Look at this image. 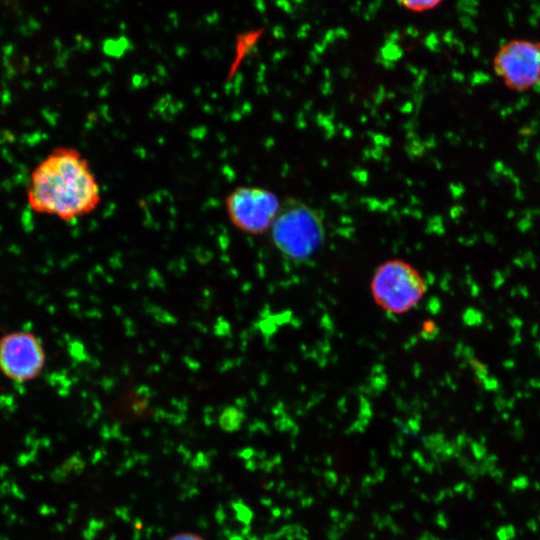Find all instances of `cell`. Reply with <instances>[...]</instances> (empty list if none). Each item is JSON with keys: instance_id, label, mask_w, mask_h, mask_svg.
I'll use <instances>...</instances> for the list:
<instances>
[{"instance_id": "obj_7", "label": "cell", "mask_w": 540, "mask_h": 540, "mask_svg": "<svg viewBox=\"0 0 540 540\" xmlns=\"http://www.w3.org/2000/svg\"><path fill=\"white\" fill-rule=\"evenodd\" d=\"M407 10L412 12H425L438 7L443 0H398Z\"/></svg>"}, {"instance_id": "obj_2", "label": "cell", "mask_w": 540, "mask_h": 540, "mask_svg": "<svg viewBox=\"0 0 540 540\" xmlns=\"http://www.w3.org/2000/svg\"><path fill=\"white\" fill-rule=\"evenodd\" d=\"M275 247L287 258L303 261L320 248L325 236L323 219L310 205L287 198L270 228Z\"/></svg>"}, {"instance_id": "obj_19", "label": "cell", "mask_w": 540, "mask_h": 540, "mask_svg": "<svg viewBox=\"0 0 540 540\" xmlns=\"http://www.w3.org/2000/svg\"><path fill=\"white\" fill-rule=\"evenodd\" d=\"M502 365L506 369H513L516 366V362L513 359H506Z\"/></svg>"}, {"instance_id": "obj_20", "label": "cell", "mask_w": 540, "mask_h": 540, "mask_svg": "<svg viewBox=\"0 0 540 540\" xmlns=\"http://www.w3.org/2000/svg\"><path fill=\"white\" fill-rule=\"evenodd\" d=\"M515 404H516V398L512 397V398L507 400L506 408L513 409L515 407Z\"/></svg>"}, {"instance_id": "obj_8", "label": "cell", "mask_w": 540, "mask_h": 540, "mask_svg": "<svg viewBox=\"0 0 540 540\" xmlns=\"http://www.w3.org/2000/svg\"><path fill=\"white\" fill-rule=\"evenodd\" d=\"M463 322L467 326H480L484 322V314L475 308H466L462 315Z\"/></svg>"}, {"instance_id": "obj_5", "label": "cell", "mask_w": 540, "mask_h": 540, "mask_svg": "<svg viewBox=\"0 0 540 540\" xmlns=\"http://www.w3.org/2000/svg\"><path fill=\"white\" fill-rule=\"evenodd\" d=\"M281 204L275 193L258 186L237 187L229 192L224 202L233 226L254 235L270 230Z\"/></svg>"}, {"instance_id": "obj_23", "label": "cell", "mask_w": 540, "mask_h": 540, "mask_svg": "<svg viewBox=\"0 0 540 540\" xmlns=\"http://www.w3.org/2000/svg\"><path fill=\"white\" fill-rule=\"evenodd\" d=\"M518 294L517 287H512L510 290V296L515 297Z\"/></svg>"}, {"instance_id": "obj_28", "label": "cell", "mask_w": 540, "mask_h": 540, "mask_svg": "<svg viewBox=\"0 0 540 540\" xmlns=\"http://www.w3.org/2000/svg\"><path fill=\"white\" fill-rule=\"evenodd\" d=\"M281 1H284V2H291V3H297V2H301L302 0H281Z\"/></svg>"}, {"instance_id": "obj_18", "label": "cell", "mask_w": 540, "mask_h": 540, "mask_svg": "<svg viewBox=\"0 0 540 540\" xmlns=\"http://www.w3.org/2000/svg\"><path fill=\"white\" fill-rule=\"evenodd\" d=\"M470 292L473 297H477L481 292L480 286L476 283L471 284Z\"/></svg>"}, {"instance_id": "obj_13", "label": "cell", "mask_w": 540, "mask_h": 540, "mask_svg": "<svg viewBox=\"0 0 540 540\" xmlns=\"http://www.w3.org/2000/svg\"><path fill=\"white\" fill-rule=\"evenodd\" d=\"M510 327H512L515 331H520V329L523 326V321L521 318L517 316H513L508 321Z\"/></svg>"}, {"instance_id": "obj_3", "label": "cell", "mask_w": 540, "mask_h": 540, "mask_svg": "<svg viewBox=\"0 0 540 540\" xmlns=\"http://www.w3.org/2000/svg\"><path fill=\"white\" fill-rule=\"evenodd\" d=\"M376 304L391 314H403L415 307L427 291L420 273L401 259L383 262L370 284Z\"/></svg>"}, {"instance_id": "obj_22", "label": "cell", "mask_w": 540, "mask_h": 540, "mask_svg": "<svg viewBox=\"0 0 540 540\" xmlns=\"http://www.w3.org/2000/svg\"><path fill=\"white\" fill-rule=\"evenodd\" d=\"M539 332V324L535 323L532 325L531 329H530V333L532 336H536Z\"/></svg>"}, {"instance_id": "obj_29", "label": "cell", "mask_w": 540, "mask_h": 540, "mask_svg": "<svg viewBox=\"0 0 540 540\" xmlns=\"http://www.w3.org/2000/svg\"><path fill=\"white\" fill-rule=\"evenodd\" d=\"M530 396H532L531 393H529V392L524 393V397L529 398Z\"/></svg>"}, {"instance_id": "obj_24", "label": "cell", "mask_w": 540, "mask_h": 540, "mask_svg": "<svg viewBox=\"0 0 540 540\" xmlns=\"http://www.w3.org/2000/svg\"><path fill=\"white\" fill-rule=\"evenodd\" d=\"M514 397H515V398H517V399H521V398H524V393H523V392H521V391H516V393H515V396H514Z\"/></svg>"}, {"instance_id": "obj_10", "label": "cell", "mask_w": 540, "mask_h": 540, "mask_svg": "<svg viewBox=\"0 0 540 540\" xmlns=\"http://www.w3.org/2000/svg\"><path fill=\"white\" fill-rule=\"evenodd\" d=\"M482 387L487 391H500V383L495 377H487L481 383Z\"/></svg>"}, {"instance_id": "obj_15", "label": "cell", "mask_w": 540, "mask_h": 540, "mask_svg": "<svg viewBox=\"0 0 540 540\" xmlns=\"http://www.w3.org/2000/svg\"><path fill=\"white\" fill-rule=\"evenodd\" d=\"M522 342V335L520 333V331H515L513 337L511 338L510 340V345L512 347H515L517 346L518 344H520Z\"/></svg>"}, {"instance_id": "obj_6", "label": "cell", "mask_w": 540, "mask_h": 540, "mask_svg": "<svg viewBox=\"0 0 540 540\" xmlns=\"http://www.w3.org/2000/svg\"><path fill=\"white\" fill-rule=\"evenodd\" d=\"M45 365L40 339L29 331H15L0 339V370L10 380L23 383L36 378Z\"/></svg>"}, {"instance_id": "obj_30", "label": "cell", "mask_w": 540, "mask_h": 540, "mask_svg": "<svg viewBox=\"0 0 540 540\" xmlns=\"http://www.w3.org/2000/svg\"><path fill=\"white\" fill-rule=\"evenodd\" d=\"M536 346H537V349H538L539 354H540V342H538V343L536 344Z\"/></svg>"}, {"instance_id": "obj_26", "label": "cell", "mask_w": 540, "mask_h": 540, "mask_svg": "<svg viewBox=\"0 0 540 540\" xmlns=\"http://www.w3.org/2000/svg\"><path fill=\"white\" fill-rule=\"evenodd\" d=\"M502 417H503V419H505V420L509 419V413L506 412V411H503Z\"/></svg>"}, {"instance_id": "obj_21", "label": "cell", "mask_w": 540, "mask_h": 540, "mask_svg": "<svg viewBox=\"0 0 540 540\" xmlns=\"http://www.w3.org/2000/svg\"><path fill=\"white\" fill-rule=\"evenodd\" d=\"M529 386L533 388L540 389V380L539 379H530Z\"/></svg>"}, {"instance_id": "obj_16", "label": "cell", "mask_w": 540, "mask_h": 540, "mask_svg": "<svg viewBox=\"0 0 540 540\" xmlns=\"http://www.w3.org/2000/svg\"><path fill=\"white\" fill-rule=\"evenodd\" d=\"M518 294H520L523 298L529 297V289L525 285H518L517 286Z\"/></svg>"}, {"instance_id": "obj_14", "label": "cell", "mask_w": 540, "mask_h": 540, "mask_svg": "<svg viewBox=\"0 0 540 540\" xmlns=\"http://www.w3.org/2000/svg\"><path fill=\"white\" fill-rule=\"evenodd\" d=\"M504 282H505V278L499 272H495L494 279L492 281L493 288L495 289L500 288L504 284Z\"/></svg>"}, {"instance_id": "obj_25", "label": "cell", "mask_w": 540, "mask_h": 540, "mask_svg": "<svg viewBox=\"0 0 540 540\" xmlns=\"http://www.w3.org/2000/svg\"><path fill=\"white\" fill-rule=\"evenodd\" d=\"M475 409H476V411H481V410L483 409V404H481V403H476Z\"/></svg>"}, {"instance_id": "obj_12", "label": "cell", "mask_w": 540, "mask_h": 540, "mask_svg": "<svg viewBox=\"0 0 540 540\" xmlns=\"http://www.w3.org/2000/svg\"><path fill=\"white\" fill-rule=\"evenodd\" d=\"M507 400L503 398L502 395H497L494 400V406L498 412H503L506 408Z\"/></svg>"}, {"instance_id": "obj_4", "label": "cell", "mask_w": 540, "mask_h": 540, "mask_svg": "<svg viewBox=\"0 0 540 540\" xmlns=\"http://www.w3.org/2000/svg\"><path fill=\"white\" fill-rule=\"evenodd\" d=\"M492 69L510 91L540 86V40L514 38L503 43L493 56Z\"/></svg>"}, {"instance_id": "obj_11", "label": "cell", "mask_w": 540, "mask_h": 540, "mask_svg": "<svg viewBox=\"0 0 540 540\" xmlns=\"http://www.w3.org/2000/svg\"><path fill=\"white\" fill-rule=\"evenodd\" d=\"M168 540H204L201 536L192 532H182L175 534Z\"/></svg>"}, {"instance_id": "obj_1", "label": "cell", "mask_w": 540, "mask_h": 540, "mask_svg": "<svg viewBox=\"0 0 540 540\" xmlns=\"http://www.w3.org/2000/svg\"><path fill=\"white\" fill-rule=\"evenodd\" d=\"M26 199L35 213L70 222L97 209L101 189L88 160L80 151L60 146L32 170Z\"/></svg>"}, {"instance_id": "obj_27", "label": "cell", "mask_w": 540, "mask_h": 540, "mask_svg": "<svg viewBox=\"0 0 540 540\" xmlns=\"http://www.w3.org/2000/svg\"><path fill=\"white\" fill-rule=\"evenodd\" d=\"M486 327H487L489 330H492V329H493V325H492V323H491L490 321H488V322L486 323Z\"/></svg>"}, {"instance_id": "obj_17", "label": "cell", "mask_w": 540, "mask_h": 540, "mask_svg": "<svg viewBox=\"0 0 540 540\" xmlns=\"http://www.w3.org/2000/svg\"><path fill=\"white\" fill-rule=\"evenodd\" d=\"M464 357L466 360L470 361L474 358V350L471 347L464 348Z\"/></svg>"}, {"instance_id": "obj_9", "label": "cell", "mask_w": 540, "mask_h": 540, "mask_svg": "<svg viewBox=\"0 0 540 540\" xmlns=\"http://www.w3.org/2000/svg\"><path fill=\"white\" fill-rule=\"evenodd\" d=\"M468 362L474 370L477 382L480 384L485 378L488 377L489 371L487 365L475 358L471 359Z\"/></svg>"}]
</instances>
